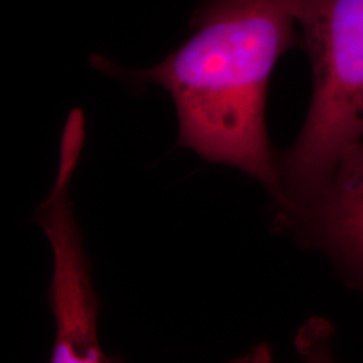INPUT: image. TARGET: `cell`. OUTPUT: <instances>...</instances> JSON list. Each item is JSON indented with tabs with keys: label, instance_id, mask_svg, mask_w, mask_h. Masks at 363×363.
Listing matches in <instances>:
<instances>
[{
	"label": "cell",
	"instance_id": "cell-1",
	"mask_svg": "<svg viewBox=\"0 0 363 363\" xmlns=\"http://www.w3.org/2000/svg\"><path fill=\"white\" fill-rule=\"evenodd\" d=\"M303 0H205L194 33L162 62L127 70L104 57L91 65L139 89L169 91L178 116V147L210 163L244 171L281 199L279 164L268 139L269 79L280 57L298 43Z\"/></svg>",
	"mask_w": 363,
	"mask_h": 363
},
{
	"label": "cell",
	"instance_id": "cell-2",
	"mask_svg": "<svg viewBox=\"0 0 363 363\" xmlns=\"http://www.w3.org/2000/svg\"><path fill=\"white\" fill-rule=\"evenodd\" d=\"M298 22L313 91L300 135L279 164L286 220L311 203L340 156L363 139V0H303Z\"/></svg>",
	"mask_w": 363,
	"mask_h": 363
},
{
	"label": "cell",
	"instance_id": "cell-3",
	"mask_svg": "<svg viewBox=\"0 0 363 363\" xmlns=\"http://www.w3.org/2000/svg\"><path fill=\"white\" fill-rule=\"evenodd\" d=\"M85 143V116L73 109L66 118L60 144L55 182L37 208V220L48 235L54 274L48 301L55 319L50 362H111L97 337L100 301L93 288L89 261L73 214L70 187Z\"/></svg>",
	"mask_w": 363,
	"mask_h": 363
},
{
	"label": "cell",
	"instance_id": "cell-4",
	"mask_svg": "<svg viewBox=\"0 0 363 363\" xmlns=\"http://www.w3.org/2000/svg\"><path fill=\"white\" fill-rule=\"evenodd\" d=\"M298 220L363 279V139L340 156L325 187L294 220Z\"/></svg>",
	"mask_w": 363,
	"mask_h": 363
}]
</instances>
